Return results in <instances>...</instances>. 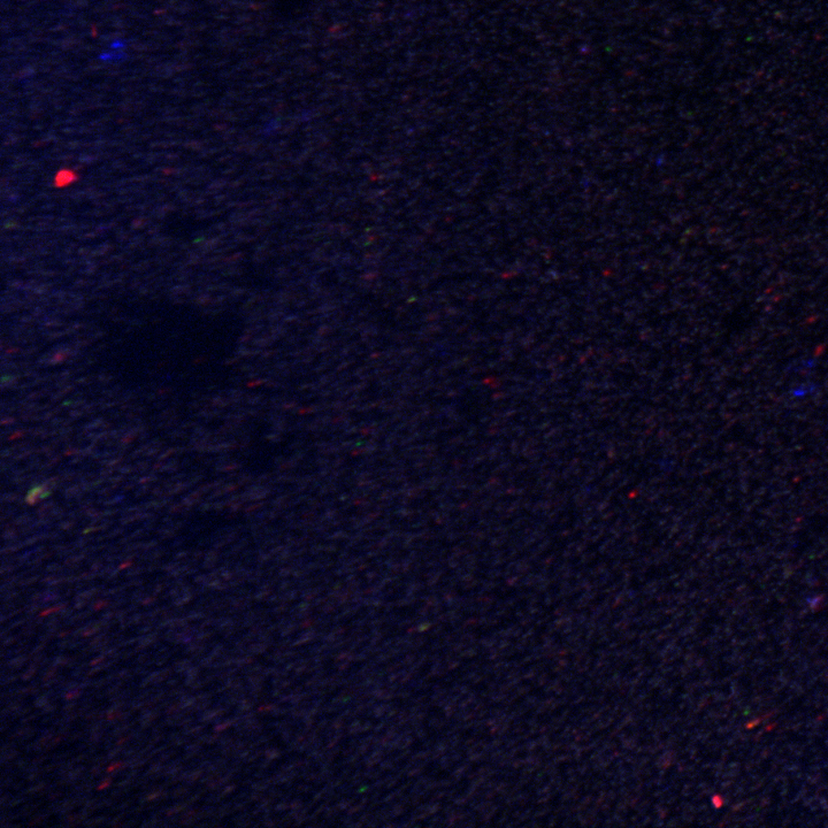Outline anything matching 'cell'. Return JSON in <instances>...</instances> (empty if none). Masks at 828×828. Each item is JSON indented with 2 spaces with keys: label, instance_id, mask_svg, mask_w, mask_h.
<instances>
[{
  "label": "cell",
  "instance_id": "1",
  "mask_svg": "<svg viewBox=\"0 0 828 828\" xmlns=\"http://www.w3.org/2000/svg\"><path fill=\"white\" fill-rule=\"evenodd\" d=\"M127 55V51L113 50L106 47L105 50L98 55V59L104 64H120L125 62Z\"/></svg>",
  "mask_w": 828,
  "mask_h": 828
}]
</instances>
